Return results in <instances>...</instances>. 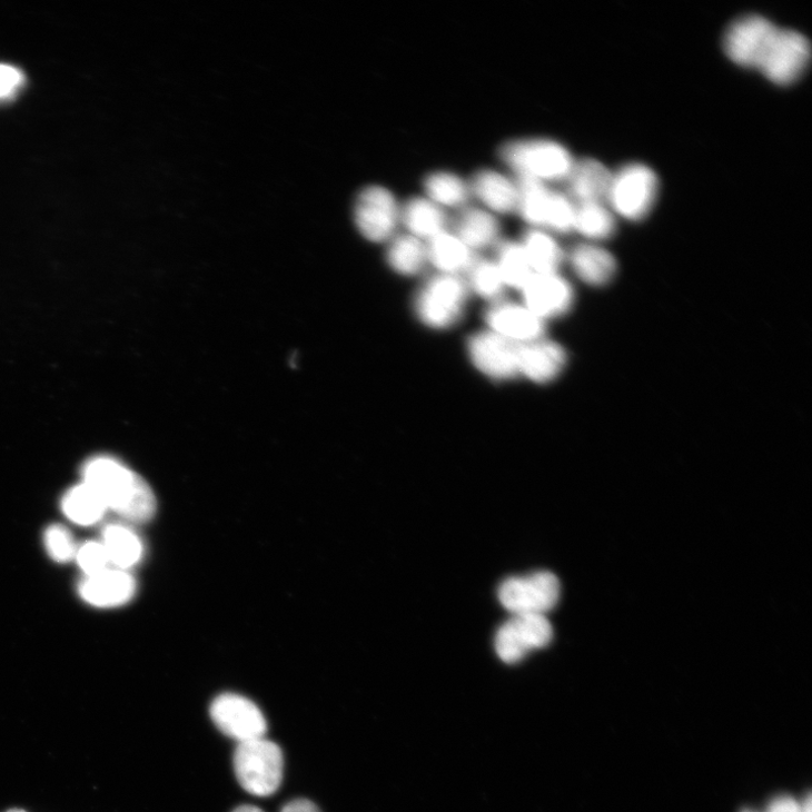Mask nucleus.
Returning a JSON list of instances; mask_svg holds the SVG:
<instances>
[{
    "label": "nucleus",
    "instance_id": "1",
    "mask_svg": "<svg viewBox=\"0 0 812 812\" xmlns=\"http://www.w3.org/2000/svg\"><path fill=\"white\" fill-rule=\"evenodd\" d=\"M83 479L111 509L123 518L143 523L156 511L149 485L121 462L109 456L90 459L83 467Z\"/></svg>",
    "mask_w": 812,
    "mask_h": 812
},
{
    "label": "nucleus",
    "instance_id": "2",
    "mask_svg": "<svg viewBox=\"0 0 812 812\" xmlns=\"http://www.w3.org/2000/svg\"><path fill=\"white\" fill-rule=\"evenodd\" d=\"M501 157L517 177L536 181H566L575 167V158L560 142L549 139H518L503 145Z\"/></svg>",
    "mask_w": 812,
    "mask_h": 812
},
{
    "label": "nucleus",
    "instance_id": "3",
    "mask_svg": "<svg viewBox=\"0 0 812 812\" xmlns=\"http://www.w3.org/2000/svg\"><path fill=\"white\" fill-rule=\"evenodd\" d=\"M658 195L655 171L641 162H631L613 174L606 204L615 216L640 221L652 212Z\"/></svg>",
    "mask_w": 812,
    "mask_h": 812
},
{
    "label": "nucleus",
    "instance_id": "4",
    "mask_svg": "<svg viewBox=\"0 0 812 812\" xmlns=\"http://www.w3.org/2000/svg\"><path fill=\"white\" fill-rule=\"evenodd\" d=\"M234 770L244 790L257 796H269L283 781V751L266 739L239 743L234 754Z\"/></svg>",
    "mask_w": 812,
    "mask_h": 812
},
{
    "label": "nucleus",
    "instance_id": "5",
    "mask_svg": "<svg viewBox=\"0 0 812 812\" xmlns=\"http://www.w3.org/2000/svg\"><path fill=\"white\" fill-rule=\"evenodd\" d=\"M468 291L466 283L459 276L437 275L417 293L416 315L428 328L449 329L463 317Z\"/></svg>",
    "mask_w": 812,
    "mask_h": 812
},
{
    "label": "nucleus",
    "instance_id": "6",
    "mask_svg": "<svg viewBox=\"0 0 812 812\" xmlns=\"http://www.w3.org/2000/svg\"><path fill=\"white\" fill-rule=\"evenodd\" d=\"M561 585L555 575L539 572L505 581L498 596L513 615H544L558 603Z\"/></svg>",
    "mask_w": 812,
    "mask_h": 812
},
{
    "label": "nucleus",
    "instance_id": "7",
    "mask_svg": "<svg viewBox=\"0 0 812 812\" xmlns=\"http://www.w3.org/2000/svg\"><path fill=\"white\" fill-rule=\"evenodd\" d=\"M810 59L811 46L803 34L778 29L757 70L772 83L786 87L802 77Z\"/></svg>",
    "mask_w": 812,
    "mask_h": 812
},
{
    "label": "nucleus",
    "instance_id": "8",
    "mask_svg": "<svg viewBox=\"0 0 812 812\" xmlns=\"http://www.w3.org/2000/svg\"><path fill=\"white\" fill-rule=\"evenodd\" d=\"M210 716L224 735L239 743L265 739L268 730L263 711L238 694H221L210 706Z\"/></svg>",
    "mask_w": 812,
    "mask_h": 812
},
{
    "label": "nucleus",
    "instance_id": "9",
    "mask_svg": "<svg viewBox=\"0 0 812 812\" xmlns=\"http://www.w3.org/2000/svg\"><path fill=\"white\" fill-rule=\"evenodd\" d=\"M552 638L553 627L544 615H514L498 630L496 650L503 662L517 664Z\"/></svg>",
    "mask_w": 812,
    "mask_h": 812
},
{
    "label": "nucleus",
    "instance_id": "10",
    "mask_svg": "<svg viewBox=\"0 0 812 812\" xmlns=\"http://www.w3.org/2000/svg\"><path fill=\"white\" fill-rule=\"evenodd\" d=\"M354 215L356 226L365 238L383 242L393 238L400 220V208L388 189L370 186L357 197Z\"/></svg>",
    "mask_w": 812,
    "mask_h": 812
},
{
    "label": "nucleus",
    "instance_id": "11",
    "mask_svg": "<svg viewBox=\"0 0 812 812\" xmlns=\"http://www.w3.org/2000/svg\"><path fill=\"white\" fill-rule=\"evenodd\" d=\"M778 27L760 16L742 18L730 26L723 38L729 59L739 66L757 69Z\"/></svg>",
    "mask_w": 812,
    "mask_h": 812
},
{
    "label": "nucleus",
    "instance_id": "12",
    "mask_svg": "<svg viewBox=\"0 0 812 812\" xmlns=\"http://www.w3.org/2000/svg\"><path fill=\"white\" fill-rule=\"evenodd\" d=\"M472 364L486 377L508 380L519 375L521 346L489 331L473 335L467 341Z\"/></svg>",
    "mask_w": 812,
    "mask_h": 812
},
{
    "label": "nucleus",
    "instance_id": "13",
    "mask_svg": "<svg viewBox=\"0 0 812 812\" xmlns=\"http://www.w3.org/2000/svg\"><path fill=\"white\" fill-rule=\"evenodd\" d=\"M484 316L489 331L518 346L541 340L546 333V321L524 304L499 300Z\"/></svg>",
    "mask_w": 812,
    "mask_h": 812
},
{
    "label": "nucleus",
    "instance_id": "14",
    "mask_svg": "<svg viewBox=\"0 0 812 812\" xmlns=\"http://www.w3.org/2000/svg\"><path fill=\"white\" fill-rule=\"evenodd\" d=\"M521 291L523 304L545 321L567 314L575 304L573 286L558 273L533 275Z\"/></svg>",
    "mask_w": 812,
    "mask_h": 812
},
{
    "label": "nucleus",
    "instance_id": "15",
    "mask_svg": "<svg viewBox=\"0 0 812 812\" xmlns=\"http://www.w3.org/2000/svg\"><path fill=\"white\" fill-rule=\"evenodd\" d=\"M136 590L133 577L126 571L107 568L81 582L79 595L92 606L110 608L128 603L135 596Z\"/></svg>",
    "mask_w": 812,
    "mask_h": 812
},
{
    "label": "nucleus",
    "instance_id": "16",
    "mask_svg": "<svg viewBox=\"0 0 812 812\" xmlns=\"http://www.w3.org/2000/svg\"><path fill=\"white\" fill-rule=\"evenodd\" d=\"M567 364L565 349L557 343L544 338L521 346L519 375L537 384L555 380Z\"/></svg>",
    "mask_w": 812,
    "mask_h": 812
},
{
    "label": "nucleus",
    "instance_id": "17",
    "mask_svg": "<svg viewBox=\"0 0 812 812\" xmlns=\"http://www.w3.org/2000/svg\"><path fill=\"white\" fill-rule=\"evenodd\" d=\"M613 174L602 161L585 158L575 162L566 179L567 196L576 205L606 202Z\"/></svg>",
    "mask_w": 812,
    "mask_h": 812
},
{
    "label": "nucleus",
    "instance_id": "18",
    "mask_svg": "<svg viewBox=\"0 0 812 812\" xmlns=\"http://www.w3.org/2000/svg\"><path fill=\"white\" fill-rule=\"evenodd\" d=\"M471 195L475 196L486 209L498 214H512L518 207V187L505 175L482 170L468 184Z\"/></svg>",
    "mask_w": 812,
    "mask_h": 812
},
{
    "label": "nucleus",
    "instance_id": "19",
    "mask_svg": "<svg viewBox=\"0 0 812 812\" xmlns=\"http://www.w3.org/2000/svg\"><path fill=\"white\" fill-rule=\"evenodd\" d=\"M577 277L593 287L608 285L617 274V263L614 256L597 246V244H582L568 256Z\"/></svg>",
    "mask_w": 812,
    "mask_h": 812
},
{
    "label": "nucleus",
    "instance_id": "20",
    "mask_svg": "<svg viewBox=\"0 0 812 812\" xmlns=\"http://www.w3.org/2000/svg\"><path fill=\"white\" fill-rule=\"evenodd\" d=\"M428 264L442 275L459 276L467 273L476 260L474 252L454 232L445 230L428 240Z\"/></svg>",
    "mask_w": 812,
    "mask_h": 812
},
{
    "label": "nucleus",
    "instance_id": "21",
    "mask_svg": "<svg viewBox=\"0 0 812 812\" xmlns=\"http://www.w3.org/2000/svg\"><path fill=\"white\" fill-rule=\"evenodd\" d=\"M454 234L473 252L498 244L501 225L493 212L479 208L464 209L455 221Z\"/></svg>",
    "mask_w": 812,
    "mask_h": 812
},
{
    "label": "nucleus",
    "instance_id": "22",
    "mask_svg": "<svg viewBox=\"0 0 812 812\" xmlns=\"http://www.w3.org/2000/svg\"><path fill=\"white\" fill-rule=\"evenodd\" d=\"M400 220L409 234L430 240L447 230V216L443 208L428 198H413L400 209Z\"/></svg>",
    "mask_w": 812,
    "mask_h": 812
},
{
    "label": "nucleus",
    "instance_id": "23",
    "mask_svg": "<svg viewBox=\"0 0 812 812\" xmlns=\"http://www.w3.org/2000/svg\"><path fill=\"white\" fill-rule=\"evenodd\" d=\"M534 275L558 273L564 252L557 240L538 228L527 230L521 241Z\"/></svg>",
    "mask_w": 812,
    "mask_h": 812
},
{
    "label": "nucleus",
    "instance_id": "24",
    "mask_svg": "<svg viewBox=\"0 0 812 812\" xmlns=\"http://www.w3.org/2000/svg\"><path fill=\"white\" fill-rule=\"evenodd\" d=\"M386 260L396 274L413 277L419 275L428 264L427 246L424 240L405 234L390 240Z\"/></svg>",
    "mask_w": 812,
    "mask_h": 812
},
{
    "label": "nucleus",
    "instance_id": "25",
    "mask_svg": "<svg viewBox=\"0 0 812 812\" xmlns=\"http://www.w3.org/2000/svg\"><path fill=\"white\" fill-rule=\"evenodd\" d=\"M62 511L72 523L91 526L99 523L108 508L98 494L86 483L71 487L62 499Z\"/></svg>",
    "mask_w": 812,
    "mask_h": 812
},
{
    "label": "nucleus",
    "instance_id": "26",
    "mask_svg": "<svg viewBox=\"0 0 812 812\" xmlns=\"http://www.w3.org/2000/svg\"><path fill=\"white\" fill-rule=\"evenodd\" d=\"M102 544L110 562L121 571L136 565L142 557L143 547L140 538L129 527L110 525L103 531Z\"/></svg>",
    "mask_w": 812,
    "mask_h": 812
},
{
    "label": "nucleus",
    "instance_id": "27",
    "mask_svg": "<svg viewBox=\"0 0 812 812\" xmlns=\"http://www.w3.org/2000/svg\"><path fill=\"white\" fill-rule=\"evenodd\" d=\"M616 229V216L606 202L576 205L574 230L591 240H605Z\"/></svg>",
    "mask_w": 812,
    "mask_h": 812
},
{
    "label": "nucleus",
    "instance_id": "28",
    "mask_svg": "<svg viewBox=\"0 0 812 812\" xmlns=\"http://www.w3.org/2000/svg\"><path fill=\"white\" fill-rule=\"evenodd\" d=\"M496 265L507 288L522 290L534 273L521 242L504 240L498 242Z\"/></svg>",
    "mask_w": 812,
    "mask_h": 812
},
{
    "label": "nucleus",
    "instance_id": "29",
    "mask_svg": "<svg viewBox=\"0 0 812 812\" xmlns=\"http://www.w3.org/2000/svg\"><path fill=\"white\" fill-rule=\"evenodd\" d=\"M424 187L427 198L440 208L464 207L471 197L468 184L449 172L429 175L424 182Z\"/></svg>",
    "mask_w": 812,
    "mask_h": 812
},
{
    "label": "nucleus",
    "instance_id": "30",
    "mask_svg": "<svg viewBox=\"0 0 812 812\" xmlns=\"http://www.w3.org/2000/svg\"><path fill=\"white\" fill-rule=\"evenodd\" d=\"M518 207L522 218L533 228H544L551 191L545 184L518 177Z\"/></svg>",
    "mask_w": 812,
    "mask_h": 812
},
{
    "label": "nucleus",
    "instance_id": "31",
    "mask_svg": "<svg viewBox=\"0 0 812 812\" xmlns=\"http://www.w3.org/2000/svg\"><path fill=\"white\" fill-rule=\"evenodd\" d=\"M467 274L468 290L486 300H502L507 286L495 261L475 260Z\"/></svg>",
    "mask_w": 812,
    "mask_h": 812
},
{
    "label": "nucleus",
    "instance_id": "32",
    "mask_svg": "<svg viewBox=\"0 0 812 812\" xmlns=\"http://www.w3.org/2000/svg\"><path fill=\"white\" fill-rule=\"evenodd\" d=\"M576 204L567 195L551 191L544 228L556 234L574 231Z\"/></svg>",
    "mask_w": 812,
    "mask_h": 812
},
{
    "label": "nucleus",
    "instance_id": "33",
    "mask_svg": "<svg viewBox=\"0 0 812 812\" xmlns=\"http://www.w3.org/2000/svg\"><path fill=\"white\" fill-rule=\"evenodd\" d=\"M75 558L87 577L101 574L111 563L102 542H88L81 545L77 548Z\"/></svg>",
    "mask_w": 812,
    "mask_h": 812
},
{
    "label": "nucleus",
    "instance_id": "34",
    "mask_svg": "<svg viewBox=\"0 0 812 812\" xmlns=\"http://www.w3.org/2000/svg\"><path fill=\"white\" fill-rule=\"evenodd\" d=\"M44 544L51 558L59 563H67L75 558L77 547L69 531L61 525L47 528Z\"/></svg>",
    "mask_w": 812,
    "mask_h": 812
},
{
    "label": "nucleus",
    "instance_id": "35",
    "mask_svg": "<svg viewBox=\"0 0 812 812\" xmlns=\"http://www.w3.org/2000/svg\"><path fill=\"white\" fill-rule=\"evenodd\" d=\"M23 83L24 76L18 68L0 63V100L13 97Z\"/></svg>",
    "mask_w": 812,
    "mask_h": 812
},
{
    "label": "nucleus",
    "instance_id": "36",
    "mask_svg": "<svg viewBox=\"0 0 812 812\" xmlns=\"http://www.w3.org/2000/svg\"><path fill=\"white\" fill-rule=\"evenodd\" d=\"M766 812H802L801 803L791 796H779L768 806Z\"/></svg>",
    "mask_w": 812,
    "mask_h": 812
},
{
    "label": "nucleus",
    "instance_id": "37",
    "mask_svg": "<svg viewBox=\"0 0 812 812\" xmlns=\"http://www.w3.org/2000/svg\"><path fill=\"white\" fill-rule=\"evenodd\" d=\"M281 812H320V810L311 801L298 799L287 803Z\"/></svg>",
    "mask_w": 812,
    "mask_h": 812
},
{
    "label": "nucleus",
    "instance_id": "38",
    "mask_svg": "<svg viewBox=\"0 0 812 812\" xmlns=\"http://www.w3.org/2000/svg\"><path fill=\"white\" fill-rule=\"evenodd\" d=\"M232 812H265V811L258 806L247 804V805L238 806Z\"/></svg>",
    "mask_w": 812,
    "mask_h": 812
},
{
    "label": "nucleus",
    "instance_id": "39",
    "mask_svg": "<svg viewBox=\"0 0 812 812\" xmlns=\"http://www.w3.org/2000/svg\"><path fill=\"white\" fill-rule=\"evenodd\" d=\"M811 805H812V803H811V798H810V796H808V798H806V799H805V800H804V801H803V802L801 803V806H802V812H812V806H811Z\"/></svg>",
    "mask_w": 812,
    "mask_h": 812
},
{
    "label": "nucleus",
    "instance_id": "40",
    "mask_svg": "<svg viewBox=\"0 0 812 812\" xmlns=\"http://www.w3.org/2000/svg\"><path fill=\"white\" fill-rule=\"evenodd\" d=\"M8 812H27V811H24V810H21V809H12V810H10V811H8Z\"/></svg>",
    "mask_w": 812,
    "mask_h": 812
},
{
    "label": "nucleus",
    "instance_id": "41",
    "mask_svg": "<svg viewBox=\"0 0 812 812\" xmlns=\"http://www.w3.org/2000/svg\"><path fill=\"white\" fill-rule=\"evenodd\" d=\"M744 812H754V811H750V810H747V811H744Z\"/></svg>",
    "mask_w": 812,
    "mask_h": 812
}]
</instances>
